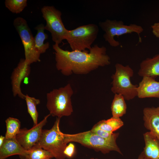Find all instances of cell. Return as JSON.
Listing matches in <instances>:
<instances>
[{
    "label": "cell",
    "mask_w": 159,
    "mask_h": 159,
    "mask_svg": "<svg viewBox=\"0 0 159 159\" xmlns=\"http://www.w3.org/2000/svg\"><path fill=\"white\" fill-rule=\"evenodd\" d=\"M143 28L140 25L135 24L126 25L123 23L119 26L117 31V36L118 37L127 34L135 32L138 35L139 40L141 42L140 34L143 32Z\"/></svg>",
    "instance_id": "obj_23"
},
{
    "label": "cell",
    "mask_w": 159,
    "mask_h": 159,
    "mask_svg": "<svg viewBox=\"0 0 159 159\" xmlns=\"http://www.w3.org/2000/svg\"><path fill=\"white\" fill-rule=\"evenodd\" d=\"M5 122L6 127L5 138H16L20 130V121L17 118L10 117L6 120Z\"/></svg>",
    "instance_id": "obj_21"
},
{
    "label": "cell",
    "mask_w": 159,
    "mask_h": 159,
    "mask_svg": "<svg viewBox=\"0 0 159 159\" xmlns=\"http://www.w3.org/2000/svg\"><path fill=\"white\" fill-rule=\"evenodd\" d=\"M143 113L145 127L159 140V106L145 107Z\"/></svg>",
    "instance_id": "obj_12"
},
{
    "label": "cell",
    "mask_w": 159,
    "mask_h": 159,
    "mask_svg": "<svg viewBox=\"0 0 159 159\" xmlns=\"http://www.w3.org/2000/svg\"><path fill=\"white\" fill-rule=\"evenodd\" d=\"M53 48L55 51L56 68L65 76L73 73L86 74L110 63V58L106 54V48L104 46L100 47L95 44L89 52L87 50H64L56 44L53 45Z\"/></svg>",
    "instance_id": "obj_1"
},
{
    "label": "cell",
    "mask_w": 159,
    "mask_h": 159,
    "mask_svg": "<svg viewBox=\"0 0 159 159\" xmlns=\"http://www.w3.org/2000/svg\"><path fill=\"white\" fill-rule=\"evenodd\" d=\"M26 150L20 145L16 138H5L0 147V159H5L14 155H19L21 158L25 155Z\"/></svg>",
    "instance_id": "obj_14"
},
{
    "label": "cell",
    "mask_w": 159,
    "mask_h": 159,
    "mask_svg": "<svg viewBox=\"0 0 159 159\" xmlns=\"http://www.w3.org/2000/svg\"><path fill=\"white\" fill-rule=\"evenodd\" d=\"M24 100L26 102L28 112L32 119L34 125H35L38 123V113L37 106L40 104V100L34 97H30L27 94L25 95Z\"/></svg>",
    "instance_id": "obj_22"
},
{
    "label": "cell",
    "mask_w": 159,
    "mask_h": 159,
    "mask_svg": "<svg viewBox=\"0 0 159 159\" xmlns=\"http://www.w3.org/2000/svg\"><path fill=\"white\" fill-rule=\"evenodd\" d=\"M99 32L98 26L91 24L68 30L65 37L72 51L90 50L97 38Z\"/></svg>",
    "instance_id": "obj_6"
},
{
    "label": "cell",
    "mask_w": 159,
    "mask_h": 159,
    "mask_svg": "<svg viewBox=\"0 0 159 159\" xmlns=\"http://www.w3.org/2000/svg\"><path fill=\"white\" fill-rule=\"evenodd\" d=\"M90 131L108 140L117 139L119 133L109 132L93 126Z\"/></svg>",
    "instance_id": "obj_25"
},
{
    "label": "cell",
    "mask_w": 159,
    "mask_h": 159,
    "mask_svg": "<svg viewBox=\"0 0 159 159\" xmlns=\"http://www.w3.org/2000/svg\"><path fill=\"white\" fill-rule=\"evenodd\" d=\"M137 159H145L144 157L142 152H141L140 154L139 155Z\"/></svg>",
    "instance_id": "obj_29"
},
{
    "label": "cell",
    "mask_w": 159,
    "mask_h": 159,
    "mask_svg": "<svg viewBox=\"0 0 159 159\" xmlns=\"http://www.w3.org/2000/svg\"><path fill=\"white\" fill-rule=\"evenodd\" d=\"M138 75L143 77L148 76L154 78L159 77V53L152 58H148L140 64Z\"/></svg>",
    "instance_id": "obj_16"
},
{
    "label": "cell",
    "mask_w": 159,
    "mask_h": 159,
    "mask_svg": "<svg viewBox=\"0 0 159 159\" xmlns=\"http://www.w3.org/2000/svg\"><path fill=\"white\" fill-rule=\"evenodd\" d=\"M115 72L112 77V92L122 95L127 100L137 96L138 85L133 84L130 81L134 74L133 69L128 65L124 66L118 63L115 65Z\"/></svg>",
    "instance_id": "obj_5"
},
{
    "label": "cell",
    "mask_w": 159,
    "mask_h": 159,
    "mask_svg": "<svg viewBox=\"0 0 159 159\" xmlns=\"http://www.w3.org/2000/svg\"><path fill=\"white\" fill-rule=\"evenodd\" d=\"M124 125L123 122L119 117H112L107 120L100 121L94 126L103 130L113 133Z\"/></svg>",
    "instance_id": "obj_19"
},
{
    "label": "cell",
    "mask_w": 159,
    "mask_h": 159,
    "mask_svg": "<svg viewBox=\"0 0 159 159\" xmlns=\"http://www.w3.org/2000/svg\"><path fill=\"white\" fill-rule=\"evenodd\" d=\"M125 100L122 95L115 94L111 105L112 117L120 118L126 113L127 107Z\"/></svg>",
    "instance_id": "obj_18"
},
{
    "label": "cell",
    "mask_w": 159,
    "mask_h": 159,
    "mask_svg": "<svg viewBox=\"0 0 159 159\" xmlns=\"http://www.w3.org/2000/svg\"><path fill=\"white\" fill-rule=\"evenodd\" d=\"M13 25L23 45L26 62L30 65L40 62L41 54L36 49L34 37L26 21L22 17H18L14 19Z\"/></svg>",
    "instance_id": "obj_8"
},
{
    "label": "cell",
    "mask_w": 159,
    "mask_h": 159,
    "mask_svg": "<svg viewBox=\"0 0 159 159\" xmlns=\"http://www.w3.org/2000/svg\"><path fill=\"white\" fill-rule=\"evenodd\" d=\"M60 118H57L49 130H42L41 137L36 145L50 153L56 159H65L64 151L67 144L63 133L59 127Z\"/></svg>",
    "instance_id": "obj_4"
},
{
    "label": "cell",
    "mask_w": 159,
    "mask_h": 159,
    "mask_svg": "<svg viewBox=\"0 0 159 159\" xmlns=\"http://www.w3.org/2000/svg\"><path fill=\"white\" fill-rule=\"evenodd\" d=\"M90 159H97V158H91Z\"/></svg>",
    "instance_id": "obj_30"
},
{
    "label": "cell",
    "mask_w": 159,
    "mask_h": 159,
    "mask_svg": "<svg viewBox=\"0 0 159 159\" xmlns=\"http://www.w3.org/2000/svg\"><path fill=\"white\" fill-rule=\"evenodd\" d=\"M54 157L49 152L37 145L26 150L25 155L21 159H51Z\"/></svg>",
    "instance_id": "obj_20"
},
{
    "label": "cell",
    "mask_w": 159,
    "mask_h": 159,
    "mask_svg": "<svg viewBox=\"0 0 159 159\" xmlns=\"http://www.w3.org/2000/svg\"><path fill=\"white\" fill-rule=\"evenodd\" d=\"M151 28L154 35L159 39V22L154 23L151 25Z\"/></svg>",
    "instance_id": "obj_27"
},
{
    "label": "cell",
    "mask_w": 159,
    "mask_h": 159,
    "mask_svg": "<svg viewBox=\"0 0 159 159\" xmlns=\"http://www.w3.org/2000/svg\"><path fill=\"white\" fill-rule=\"evenodd\" d=\"M30 72V65L26 62L25 59H21L11 76L12 90L14 97L18 96L21 99H25V95L21 92V85L22 82L29 77Z\"/></svg>",
    "instance_id": "obj_10"
},
{
    "label": "cell",
    "mask_w": 159,
    "mask_h": 159,
    "mask_svg": "<svg viewBox=\"0 0 159 159\" xmlns=\"http://www.w3.org/2000/svg\"><path fill=\"white\" fill-rule=\"evenodd\" d=\"M35 29L37 31L34 37L35 47L37 50L41 54L44 53L49 47V43L47 42L44 43V41L47 39L48 34L45 33L44 24H41L36 26Z\"/></svg>",
    "instance_id": "obj_17"
},
{
    "label": "cell",
    "mask_w": 159,
    "mask_h": 159,
    "mask_svg": "<svg viewBox=\"0 0 159 159\" xmlns=\"http://www.w3.org/2000/svg\"><path fill=\"white\" fill-rule=\"evenodd\" d=\"M75 152V145L73 144L70 143L67 146L64 153L66 157L71 158L74 155Z\"/></svg>",
    "instance_id": "obj_26"
},
{
    "label": "cell",
    "mask_w": 159,
    "mask_h": 159,
    "mask_svg": "<svg viewBox=\"0 0 159 159\" xmlns=\"http://www.w3.org/2000/svg\"><path fill=\"white\" fill-rule=\"evenodd\" d=\"M123 22L121 20L107 19L104 21L100 22L99 26L105 32L103 37L112 47H116L119 46L120 43L116 40L114 37L117 36V31L120 26Z\"/></svg>",
    "instance_id": "obj_13"
},
{
    "label": "cell",
    "mask_w": 159,
    "mask_h": 159,
    "mask_svg": "<svg viewBox=\"0 0 159 159\" xmlns=\"http://www.w3.org/2000/svg\"><path fill=\"white\" fill-rule=\"evenodd\" d=\"M137 92L140 98H159V81L151 77H143L138 86Z\"/></svg>",
    "instance_id": "obj_11"
},
{
    "label": "cell",
    "mask_w": 159,
    "mask_h": 159,
    "mask_svg": "<svg viewBox=\"0 0 159 159\" xmlns=\"http://www.w3.org/2000/svg\"><path fill=\"white\" fill-rule=\"evenodd\" d=\"M145 145L142 153L145 159H159V140L150 132L143 134Z\"/></svg>",
    "instance_id": "obj_15"
},
{
    "label": "cell",
    "mask_w": 159,
    "mask_h": 159,
    "mask_svg": "<svg viewBox=\"0 0 159 159\" xmlns=\"http://www.w3.org/2000/svg\"><path fill=\"white\" fill-rule=\"evenodd\" d=\"M5 138V136L1 135L0 136V147L3 144Z\"/></svg>",
    "instance_id": "obj_28"
},
{
    "label": "cell",
    "mask_w": 159,
    "mask_h": 159,
    "mask_svg": "<svg viewBox=\"0 0 159 159\" xmlns=\"http://www.w3.org/2000/svg\"><path fill=\"white\" fill-rule=\"evenodd\" d=\"M67 144L71 142L77 143L85 147L101 152L104 154L115 151L122 154L116 143V139L108 140L102 138L90 130L75 134L63 133Z\"/></svg>",
    "instance_id": "obj_2"
},
{
    "label": "cell",
    "mask_w": 159,
    "mask_h": 159,
    "mask_svg": "<svg viewBox=\"0 0 159 159\" xmlns=\"http://www.w3.org/2000/svg\"><path fill=\"white\" fill-rule=\"evenodd\" d=\"M5 6L13 13L18 14L22 12L27 6L26 0H6Z\"/></svg>",
    "instance_id": "obj_24"
},
{
    "label": "cell",
    "mask_w": 159,
    "mask_h": 159,
    "mask_svg": "<svg viewBox=\"0 0 159 159\" xmlns=\"http://www.w3.org/2000/svg\"><path fill=\"white\" fill-rule=\"evenodd\" d=\"M73 93L69 84L47 93L46 106L50 115L60 118L70 115L73 111L71 100Z\"/></svg>",
    "instance_id": "obj_3"
},
{
    "label": "cell",
    "mask_w": 159,
    "mask_h": 159,
    "mask_svg": "<svg viewBox=\"0 0 159 159\" xmlns=\"http://www.w3.org/2000/svg\"><path fill=\"white\" fill-rule=\"evenodd\" d=\"M46 115L37 125L29 129L26 128L20 129L16 139L20 145L26 150H29L36 145L41 136L42 128L47 123L48 118L50 115Z\"/></svg>",
    "instance_id": "obj_9"
},
{
    "label": "cell",
    "mask_w": 159,
    "mask_h": 159,
    "mask_svg": "<svg viewBox=\"0 0 159 159\" xmlns=\"http://www.w3.org/2000/svg\"><path fill=\"white\" fill-rule=\"evenodd\" d=\"M41 11L46 23L45 29L51 33L52 41L59 45L65 39L68 31L62 21L61 12L54 6H44Z\"/></svg>",
    "instance_id": "obj_7"
}]
</instances>
